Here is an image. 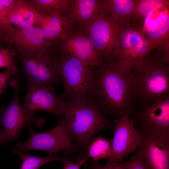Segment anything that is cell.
I'll return each instance as SVG.
<instances>
[{
  "label": "cell",
  "instance_id": "obj_1",
  "mask_svg": "<svg viewBox=\"0 0 169 169\" xmlns=\"http://www.w3.org/2000/svg\"><path fill=\"white\" fill-rule=\"evenodd\" d=\"M104 59L96 69L92 98L100 110L114 121L125 113L131 116L136 112L131 76L112 58Z\"/></svg>",
  "mask_w": 169,
  "mask_h": 169
},
{
  "label": "cell",
  "instance_id": "obj_2",
  "mask_svg": "<svg viewBox=\"0 0 169 169\" xmlns=\"http://www.w3.org/2000/svg\"><path fill=\"white\" fill-rule=\"evenodd\" d=\"M61 95L65 101L61 120L64 123L71 141H76L83 153L87 154L91 138L99 132L114 126L100 110L92 97Z\"/></svg>",
  "mask_w": 169,
  "mask_h": 169
},
{
  "label": "cell",
  "instance_id": "obj_3",
  "mask_svg": "<svg viewBox=\"0 0 169 169\" xmlns=\"http://www.w3.org/2000/svg\"><path fill=\"white\" fill-rule=\"evenodd\" d=\"M152 50L131 70L132 92L144 106L169 95V66L158 51Z\"/></svg>",
  "mask_w": 169,
  "mask_h": 169
},
{
  "label": "cell",
  "instance_id": "obj_4",
  "mask_svg": "<svg viewBox=\"0 0 169 169\" xmlns=\"http://www.w3.org/2000/svg\"><path fill=\"white\" fill-rule=\"evenodd\" d=\"M58 58L59 75L64 87L63 94L92 97L96 73L95 67L60 51Z\"/></svg>",
  "mask_w": 169,
  "mask_h": 169
},
{
  "label": "cell",
  "instance_id": "obj_5",
  "mask_svg": "<svg viewBox=\"0 0 169 169\" xmlns=\"http://www.w3.org/2000/svg\"><path fill=\"white\" fill-rule=\"evenodd\" d=\"M152 50L144 33L131 25L122 26L116 37L112 58L127 73L141 62Z\"/></svg>",
  "mask_w": 169,
  "mask_h": 169
},
{
  "label": "cell",
  "instance_id": "obj_6",
  "mask_svg": "<svg viewBox=\"0 0 169 169\" xmlns=\"http://www.w3.org/2000/svg\"><path fill=\"white\" fill-rule=\"evenodd\" d=\"M28 87L22 108L29 124L38 127L44 124V118H38L35 115V112L38 111H46L54 114L58 121L62 119L65 101L61 95H55L53 85H36Z\"/></svg>",
  "mask_w": 169,
  "mask_h": 169
},
{
  "label": "cell",
  "instance_id": "obj_7",
  "mask_svg": "<svg viewBox=\"0 0 169 169\" xmlns=\"http://www.w3.org/2000/svg\"><path fill=\"white\" fill-rule=\"evenodd\" d=\"M30 136L25 142L17 141L15 147L21 152L33 150H41L46 151L49 154H54L61 151L68 152L71 157L73 153L78 152L83 153L75 143L71 141L66 127L62 121H58V125L53 129L43 132H37L33 131L30 124L26 126Z\"/></svg>",
  "mask_w": 169,
  "mask_h": 169
},
{
  "label": "cell",
  "instance_id": "obj_8",
  "mask_svg": "<svg viewBox=\"0 0 169 169\" xmlns=\"http://www.w3.org/2000/svg\"><path fill=\"white\" fill-rule=\"evenodd\" d=\"M123 26L119 20L103 12L74 29L87 37L104 59H110L114 50L117 35Z\"/></svg>",
  "mask_w": 169,
  "mask_h": 169
},
{
  "label": "cell",
  "instance_id": "obj_9",
  "mask_svg": "<svg viewBox=\"0 0 169 169\" xmlns=\"http://www.w3.org/2000/svg\"><path fill=\"white\" fill-rule=\"evenodd\" d=\"M136 128L148 136L169 138V95L143 106L134 114Z\"/></svg>",
  "mask_w": 169,
  "mask_h": 169
},
{
  "label": "cell",
  "instance_id": "obj_10",
  "mask_svg": "<svg viewBox=\"0 0 169 169\" xmlns=\"http://www.w3.org/2000/svg\"><path fill=\"white\" fill-rule=\"evenodd\" d=\"M114 133L112 140L111 153L107 161L123 162L130 153L135 151L141 140L139 131L134 126V121L125 113L114 120Z\"/></svg>",
  "mask_w": 169,
  "mask_h": 169
},
{
  "label": "cell",
  "instance_id": "obj_11",
  "mask_svg": "<svg viewBox=\"0 0 169 169\" xmlns=\"http://www.w3.org/2000/svg\"><path fill=\"white\" fill-rule=\"evenodd\" d=\"M18 58L31 55L54 46L45 37L35 25L14 27L7 44Z\"/></svg>",
  "mask_w": 169,
  "mask_h": 169
},
{
  "label": "cell",
  "instance_id": "obj_12",
  "mask_svg": "<svg viewBox=\"0 0 169 169\" xmlns=\"http://www.w3.org/2000/svg\"><path fill=\"white\" fill-rule=\"evenodd\" d=\"M55 46L60 52L94 67L100 65L104 59L88 38L75 29L59 39Z\"/></svg>",
  "mask_w": 169,
  "mask_h": 169
},
{
  "label": "cell",
  "instance_id": "obj_13",
  "mask_svg": "<svg viewBox=\"0 0 169 169\" xmlns=\"http://www.w3.org/2000/svg\"><path fill=\"white\" fill-rule=\"evenodd\" d=\"M10 84L15 89L13 99L8 105L4 108L0 119V125L3 126L1 143L5 145L12 141H18L23 127L28 124L20 105L19 94L21 84L19 79H11Z\"/></svg>",
  "mask_w": 169,
  "mask_h": 169
},
{
  "label": "cell",
  "instance_id": "obj_14",
  "mask_svg": "<svg viewBox=\"0 0 169 169\" xmlns=\"http://www.w3.org/2000/svg\"><path fill=\"white\" fill-rule=\"evenodd\" d=\"M140 133L141 140L136 153L146 169H169V138Z\"/></svg>",
  "mask_w": 169,
  "mask_h": 169
},
{
  "label": "cell",
  "instance_id": "obj_15",
  "mask_svg": "<svg viewBox=\"0 0 169 169\" xmlns=\"http://www.w3.org/2000/svg\"><path fill=\"white\" fill-rule=\"evenodd\" d=\"M39 53L36 72L27 83L28 86L51 84L59 82L58 55L54 48Z\"/></svg>",
  "mask_w": 169,
  "mask_h": 169
},
{
  "label": "cell",
  "instance_id": "obj_16",
  "mask_svg": "<svg viewBox=\"0 0 169 169\" xmlns=\"http://www.w3.org/2000/svg\"><path fill=\"white\" fill-rule=\"evenodd\" d=\"M152 49L169 55V9L162 11L150 22L142 32Z\"/></svg>",
  "mask_w": 169,
  "mask_h": 169
},
{
  "label": "cell",
  "instance_id": "obj_17",
  "mask_svg": "<svg viewBox=\"0 0 169 169\" xmlns=\"http://www.w3.org/2000/svg\"><path fill=\"white\" fill-rule=\"evenodd\" d=\"M103 12L102 0H71L64 17L74 29L87 23Z\"/></svg>",
  "mask_w": 169,
  "mask_h": 169
},
{
  "label": "cell",
  "instance_id": "obj_18",
  "mask_svg": "<svg viewBox=\"0 0 169 169\" xmlns=\"http://www.w3.org/2000/svg\"><path fill=\"white\" fill-rule=\"evenodd\" d=\"M34 25L40 29L45 38L54 45L61 38L74 30L64 16L54 14L38 13Z\"/></svg>",
  "mask_w": 169,
  "mask_h": 169
},
{
  "label": "cell",
  "instance_id": "obj_19",
  "mask_svg": "<svg viewBox=\"0 0 169 169\" xmlns=\"http://www.w3.org/2000/svg\"><path fill=\"white\" fill-rule=\"evenodd\" d=\"M169 0H134L131 25L141 31L145 18L151 13L169 9Z\"/></svg>",
  "mask_w": 169,
  "mask_h": 169
},
{
  "label": "cell",
  "instance_id": "obj_20",
  "mask_svg": "<svg viewBox=\"0 0 169 169\" xmlns=\"http://www.w3.org/2000/svg\"><path fill=\"white\" fill-rule=\"evenodd\" d=\"M38 12L28 1L17 0L13 8L7 15L12 24L16 27L34 25Z\"/></svg>",
  "mask_w": 169,
  "mask_h": 169
},
{
  "label": "cell",
  "instance_id": "obj_21",
  "mask_svg": "<svg viewBox=\"0 0 169 169\" xmlns=\"http://www.w3.org/2000/svg\"><path fill=\"white\" fill-rule=\"evenodd\" d=\"M103 12L119 20L125 26H131L134 0H102Z\"/></svg>",
  "mask_w": 169,
  "mask_h": 169
},
{
  "label": "cell",
  "instance_id": "obj_22",
  "mask_svg": "<svg viewBox=\"0 0 169 169\" xmlns=\"http://www.w3.org/2000/svg\"><path fill=\"white\" fill-rule=\"evenodd\" d=\"M12 150L13 153L18 155L19 159L22 161L20 169H39L47 163L55 161L63 162L70 159L69 154L66 152H64V155L61 157L49 154L46 157H39L25 154L23 153L20 152L15 146L12 148Z\"/></svg>",
  "mask_w": 169,
  "mask_h": 169
},
{
  "label": "cell",
  "instance_id": "obj_23",
  "mask_svg": "<svg viewBox=\"0 0 169 169\" xmlns=\"http://www.w3.org/2000/svg\"><path fill=\"white\" fill-rule=\"evenodd\" d=\"M38 13L54 14L64 16L66 14L71 0H28Z\"/></svg>",
  "mask_w": 169,
  "mask_h": 169
},
{
  "label": "cell",
  "instance_id": "obj_24",
  "mask_svg": "<svg viewBox=\"0 0 169 169\" xmlns=\"http://www.w3.org/2000/svg\"><path fill=\"white\" fill-rule=\"evenodd\" d=\"M87 155L89 158H91L95 161L101 159L106 160L111 153V145L110 141L101 136L95 137L92 142H90L88 147Z\"/></svg>",
  "mask_w": 169,
  "mask_h": 169
},
{
  "label": "cell",
  "instance_id": "obj_25",
  "mask_svg": "<svg viewBox=\"0 0 169 169\" xmlns=\"http://www.w3.org/2000/svg\"><path fill=\"white\" fill-rule=\"evenodd\" d=\"M39 52L31 55L18 58L21 65L23 75L27 83L32 78L36 72Z\"/></svg>",
  "mask_w": 169,
  "mask_h": 169
},
{
  "label": "cell",
  "instance_id": "obj_26",
  "mask_svg": "<svg viewBox=\"0 0 169 169\" xmlns=\"http://www.w3.org/2000/svg\"><path fill=\"white\" fill-rule=\"evenodd\" d=\"M11 10L0 3V44H7L9 36L14 28L7 17Z\"/></svg>",
  "mask_w": 169,
  "mask_h": 169
},
{
  "label": "cell",
  "instance_id": "obj_27",
  "mask_svg": "<svg viewBox=\"0 0 169 169\" xmlns=\"http://www.w3.org/2000/svg\"><path fill=\"white\" fill-rule=\"evenodd\" d=\"M15 54L9 46L0 47V68H5L19 74V69L15 61Z\"/></svg>",
  "mask_w": 169,
  "mask_h": 169
},
{
  "label": "cell",
  "instance_id": "obj_28",
  "mask_svg": "<svg viewBox=\"0 0 169 169\" xmlns=\"http://www.w3.org/2000/svg\"><path fill=\"white\" fill-rule=\"evenodd\" d=\"M85 163V169H127V161L120 163L107 161L105 165H103L98 161L90 159Z\"/></svg>",
  "mask_w": 169,
  "mask_h": 169
},
{
  "label": "cell",
  "instance_id": "obj_29",
  "mask_svg": "<svg viewBox=\"0 0 169 169\" xmlns=\"http://www.w3.org/2000/svg\"><path fill=\"white\" fill-rule=\"evenodd\" d=\"M76 159V163L73 162L70 158L63 162V169H80L81 166L90 158L87 154H80L77 156Z\"/></svg>",
  "mask_w": 169,
  "mask_h": 169
},
{
  "label": "cell",
  "instance_id": "obj_30",
  "mask_svg": "<svg viewBox=\"0 0 169 169\" xmlns=\"http://www.w3.org/2000/svg\"><path fill=\"white\" fill-rule=\"evenodd\" d=\"M18 74L14 71L8 69L0 72V97L7 87V82L12 76Z\"/></svg>",
  "mask_w": 169,
  "mask_h": 169
},
{
  "label": "cell",
  "instance_id": "obj_31",
  "mask_svg": "<svg viewBox=\"0 0 169 169\" xmlns=\"http://www.w3.org/2000/svg\"><path fill=\"white\" fill-rule=\"evenodd\" d=\"M127 169H147L143 162L136 153L127 161Z\"/></svg>",
  "mask_w": 169,
  "mask_h": 169
},
{
  "label": "cell",
  "instance_id": "obj_32",
  "mask_svg": "<svg viewBox=\"0 0 169 169\" xmlns=\"http://www.w3.org/2000/svg\"><path fill=\"white\" fill-rule=\"evenodd\" d=\"M4 109L2 108L0 106V127L1 126L0 125V119L1 116V115L2 113V112L3 110Z\"/></svg>",
  "mask_w": 169,
  "mask_h": 169
},
{
  "label": "cell",
  "instance_id": "obj_33",
  "mask_svg": "<svg viewBox=\"0 0 169 169\" xmlns=\"http://www.w3.org/2000/svg\"><path fill=\"white\" fill-rule=\"evenodd\" d=\"M2 129H0V144L1 143V137L2 133Z\"/></svg>",
  "mask_w": 169,
  "mask_h": 169
}]
</instances>
